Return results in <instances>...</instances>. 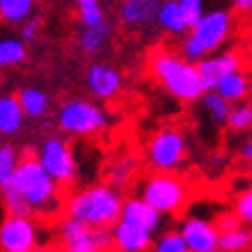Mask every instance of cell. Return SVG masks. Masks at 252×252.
I'll return each mask as SVG.
<instances>
[{
  "mask_svg": "<svg viewBox=\"0 0 252 252\" xmlns=\"http://www.w3.org/2000/svg\"><path fill=\"white\" fill-rule=\"evenodd\" d=\"M201 107H204V111H206L208 118H211L215 125H227L234 104H231L227 97H222L218 91H206L204 97H201Z\"/></svg>",
  "mask_w": 252,
  "mask_h": 252,
  "instance_id": "cb8c5ba5",
  "label": "cell"
},
{
  "mask_svg": "<svg viewBox=\"0 0 252 252\" xmlns=\"http://www.w3.org/2000/svg\"><path fill=\"white\" fill-rule=\"evenodd\" d=\"M238 155H241V160L248 162V164H252V137H248L241 144V151H238Z\"/></svg>",
  "mask_w": 252,
  "mask_h": 252,
  "instance_id": "836d02e7",
  "label": "cell"
},
{
  "mask_svg": "<svg viewBox=\"0 0 252 252\" xmlns=\"http://www.w3.org/2000/svg\"><path fill=\"white\" fill-rule=\"evenodd\" d=\"M111 35H114V23L102 21L97 26H81V32H79V46L81 51L88 56H95L99 51H104L107 44L111 42Z\"/></svg>",
  "mask_w": 252,
  "mask_h": 252,
  "instance_id": "ac0fdd59",
  "label": "cell"
},
{
  "mask_svg": "<svg viewBox=\"0 0 252 252\" xmlns=\"http://www.w3.org/2000/svg\"><path fill=\"white\" fill-rule=\"evenodd\" d=\"M252 248V229L248 224H238L220 231V252H245Z\"/></svg>",
  "mask_w": 252,
  "mask_h": 252,
  "instance_id": "603a6c76",
  "label": "cell"
},
{
  "mask_svg": "<svg viewBox=\"0 0 252 252\" xmlns=\"http://www.w3.org/2000/svg\"><path fill=\"white\" fill-rule=\"evenodd\" d=\"M153 252H190V248H188L183 234L178 229V231H164V234L155 238Z\"/></svg>",
  "mask_w": 252,
  "mask_h": 252,
  "instance_id": "f1b7e54d",
  "label": "cell"
},
{
  "mask_svg": "<svg viewBox=\"0 0 252 252\" xmlns=\"http://www.w3.org/2000/svg\"><path fill=\"white\" fill-rule=\"evenodd\" d=\"M160 5V0H123L118 7V19L130 31H144L158 21Z\"/></svg>",
  "mask_w": 252,
  "mask_h": 252,
  "instance_id": "9a60e30c",
  "label": "cell"
},
{
  "mask_svg": "<svg viewBox=\"0 0 252 252\" xmlns=\"http://www.w3.org/2000/svg\"><path fill=\"white\" fill-rule=\"evenodd\" d=\"M231 26L234 21L227 9L204 12V16L185 32L183 42H181V56L192 63H199L201 58L215 54L229 39Z\"/></svg>",
  "mask_w": 252,
  "mask_h": 252,
  "instance_id": "277c9868",
  "label": "cell"
},
{
  "mask_svg": "<svg viewBox=\"0 0 252 252\" xmlns=\"http://www.w3.org/2000/svg\"><path fill=\"white\" fill-rule=\"evenodd\" d=\"M132 192L164 215L181 213L185 204H188V197H190L185 181H181L171 171H153V174H148L132 188Z\"/></svg>",
  "mask_w": 252,
  "mask_h": 252,
  "instance_id": "5b68a950",
  "label": "cell"
},
{
  "mask_svg": "<svg viewBox=\"0 0 252 252\" xmlns=\"http://www.w3.org/2000/svg\"><path fill=\"white\" fill-rule=\"evenodd\" d=\"M188 158V141L178 130H160L148 146L146 160L153 171H178Z\"/></svg>",
  "mask_w": 252,
  "mask_h": 252,
  "instance_id": "9c48e42d",
  "label": "cell"
},
{
  "mask_svg": "<svg viewBox=\"0 0 252 252\" xmlns=\"http://www.w3.org/2000/svg\"><path fill=\"white\" fill-rule=\"evenodd\" d=\"M16 97L21 102L26 118H31V121H44L46 116H49L51 99H49V95L42 88H37V86H23L21 91L16 93Z\"/></svg>",
  "mask_w": 252,
  "mask_h": 252,
  "instance_id": "d6986e66",
  "label": "cell"
},
{
  "mask_svg": "<svg viewBox=\"0 0 252 252\" xmlns=\"http://www.w3.org/2000/svg\"><path fill=\"white\" fill-rule=\"evenodd\" d=\"M79 21L81 26H97V23L107 21L102 2H79Z\"/></svg>",
  "mask_w": 252,
  "mask_h": 252,
  "instance_id": "f546056e",
  "label": "cell"
},
{
  "mask_svg": "<svg viewBox=\"0 0 252 252\" xmlns=\"http://www.w3.org/2000/svg\"><path fill=\"white\" fill-rule=\"evenodd\" d=\"M28 58V49H26V42L21 37H7L0 39V69L7 67H16L21 65L23 61Z\"/></svg>",
  "mask_w": 252,
  "mask_h": 252,
  "instance_id": "484cf974",
  "label": "cell"
},
{
  "mask_svg": "<svg viewBox=\"0 0 252 252\" xmlns=\"http://www.w3.org/2000/svg\"><path fill=\"white\" fill-rule=\"evenodd\" d=\"M111 234H114V248L118 252H146L155 243V231L127 218H121L116 222L111 227Z\"/></svg>",
  "mask_w": 252,
  "mask_h": 252,
  "instance_id": "7c38bea8",
  "label": "cell"
},
{
  "mask_svg": "<svg viewBox=\"0 0 252 252\" xmlns=\"http://www.w3.org/2000/svg\"><path fill=\"white\" fill-rule=\"evenodd\" d=\"M234 9L238 14H252V0H234Z\"/></svg>",
  "mask_w": 252,
  "mask_h": 252,
  "instance_id": "e575fe53",
  "label": "cell"
},
{
  "mask_svg": "<svg viewBox=\"0 0 252 252\" xmlns=\"http://www.w3.org/2000/svg\"><path fill=\"white\" fill-rule=\"evenodd\" d=\"M21 158H23L21 151H19L14 144L0 141V190L7 188V185L14 181L16 167H19Z\"/></svg>",
  "mask_w": 252,
  "mask_h": 252,
  "instance_id": "d4e9b609",
  "label": "cell"
},
{
  "mask_svg": "<svg viewBox=\"0 0 252 252\" xmlns=\"http://www.w3.org/2000/svg\"><path fill=\"white\" fill-rule=\"evenodd\" d=\"M121 218L134 220L158 234V231L162 229V218H164V213H160L158 208H153L148 201H144V199L137 197V194H130V197H125V201H123Z\"/></svg>",
  "mask_w": 252,
  "mask_h": 252,
  "instance_id": "2e32d148",
  "label": "cell"
},
{
  "mask_svg": "<svg viewBox=\"0 0 252 252\" xmlns=\"http://www.w3.org/2000/svg\"><path fill=\"white\" fill-rule=\"evenodd\" d=\"M26 114L16 95H0V137L12 139L23 130Z\"/></svg>",
  "mask_w": 252,
  "mask_h": 252,
  "instance_id": "e0dca14e",
  "label": "cell"
},
{
  "mask_svg": "<svg viewBox=\"0 0 252 252\" xmlns=\"http://www.w3.org/2000/svg\"><path fill=\"white\" fill-rule=\"evenodd\" d=\"M37 0H0V21L9 23V26H21L35 16Z\"/></svg>",
  "mask_w": 252,
  "mask_h": 252,
  "instance_id": "7402d4cb",
  "label": "cell"
},
{
  "mask_svg": "<svg viewBox=\"0 0 252 252\" xmlns=\"http://www.w3.org/2000/svg\"><path fill=\"white\" fill-rule=\"evenodd\" d=\"M14 185L23 194V199L28 201V206L32 208L35 218L51 220L56 215L65 213V204H67L65 190L42 167V162L37 160L35 153H23L14 174Z\"/></svg>",
  "mask_w": 252,
  "mask_h": 252,
  "instance_id": "6da1fadb",
  "label": "cell"
},
{
  "mask_svg": "<svg viewBox=\"0 0 252 252\" xmlns=\"http://www.w3.org/2000/svg\"><path fill=\"white\" fill-rule=\"evenodd\" d=\"M234 213L241 218V222H243V224L252 227V188H248V190H243V192H238L236 201H234Z\"/></svg>",
  "mask_w": 252,
  "mask_h": 252,
  "instance_id": "4dcf8cb0",
  "label": "cell"
},
{
  "mask_svg": "<svg viewBox=\"0 0 252 252\" xmlns=\"http://www.w3.org/2000/svg\"><path fill=\"white\" fill-rule=\"evenodd\" d=\"M213 91H218L222 97H227L231 104H236V102H243V99L250 95L252 84L243 69H236V72H231L227 77H222L220 81L215 84Z\"/></svg>",
  "mask_w": 252,
  "mask_h": 252,
  "instance_id": "44dd1931",
  "label": "cell"
},
{
  "mask_svg": "<svg viewBox=\"0 0 252 252\" xmlns=\"http://www.w3.org/2000/svg\"><path fill=\"white\" fill-rule=\"evenodd\" d=\"M158 23L171 35H185L192 28L190 19L185 14V9L181 7L178 0H164L158 12Z\"/></svg>",
  "mask_w": 252,
  "mask_h": 252,
  "instance_id": "ffe728a7",
  "label": "cell"
},
{
  "mask_svg": "<svg viewBox=\"0 0 252 252\" xmlns=\"http://www.w3.org/2000/svg\"><path fill=\"white\" fill-rule=\"evenodd\" d=\"M31 252H65L63 248H54V245H46V243H39V245H35Z\"/></svg>",
  "mask_w": 252,
  "mask_h": 252,
  "instance_id": "d590c367",
  "label": "cell"
},
{
  "mask_svg": "<svg viewBox=\"0 0 252 252\" xmlns=\"http://www.w3.org/2000/svg\"><path fill=\"white\" fill-rule=\"evenodd\" d=\"M123 201L121 192L114 185H88L84 190L74 192L67 197L65 204V215H72L77 220H84L93 227H107L111 229L123 215Z\"/></svg>",
  "mask_w": 252,
  "mask_h": 252,
  "instance_id": "3957f363",
  "label": "cell"
},
{
  "mask_svg": "<svg viewBox=\"0 0 252 252\" xmlns=\"http://www.w3.org/2000/svg\"><path fill=\"white\" fill-rule=\"evenodd\" d=\"M56 125L69 137H93L107 127V116L88 99H65L58 107Z\"/></svg>",
  "mask_w": 252,
  "mask_h": 252,
  "instance_id": "8992f818",
  "label": "cell"
},
{
  "mask_svg": "<svg viewBox=\"0 0 252 252\" xmlns=\"http://www.w3.org/2000/svg\"><path fill=\"white\" fill-rule=\"evenodd\" d=\"M190 252H220V227L206 218H185L178 227Z\"/></svg>",
  "mask_w": 252,
  "mask_h": 252,
  "instance_id": "8fae6325",
  "label": "cell"
},
{
  "mask_svg": "<svg viewBox=\"0 0 252 252\" xmlns=\"http://www.w3.org/2000/svg\"><path fill=\"white\" fill-rule=\"evenodd\" d=\"M61 248L65 252H111L114 248V234L107 227H93L84 220H77L72 215H65L58 229Z\"/></svg>",
  "mask_w": 252,
  "mask_h": 252,
  "instance_id": "52a82bcc",
  "label": "cell"
},
{
  "mask_svg": "<svg viewBox=\"0 0 252 252\" xmlns=\"http://www.w3.org/2000/svg\"><path fill=\"white\" fill-rule=\"evenodd\" d=\"M39 28H42V21H39L37 16H31L28 21H23L21 26H19V35H21V39L26 44H31V42L37 39Z\"/></svg>",
  "mask_w": 252,
  "mask_h": 252,
  "instance_id": "1f68e13d",
  "label": "cell"
},
{
  "mask_svg": "<svg viewBox=\"0 0 252 252\" xmlns=\"http://www.w3.org/2000/svg\"><path fill=\"white\" fill-rule=\"evenodd\" d=\"M178 2H181V7L185 9V14H188L192 26L204 16V0H178Z\"/></svg>",
  "mask_w": 252,
  "mask_h": 252,
  "instance_id": "d6a6232c",
  "label": "cell"
},
{
  "mask_svg": "<svg viewBox=\"0 0 252 252\" xmlns=\"http://www.w3.org/2000/svg\"><path fill=\"white\" fill-rule=\"evenodd\" d=\"M123 79L121 72L107 63H93L91 67L86 69V88L93 97L97 99H111L121 93Z\"/></svg>",
  "mask_w": 252,
  "mask_h": 252,
  "instance_id": "4fadbf2b",
  "label": "cell"
},
{
  "mask_svg": "<svg viewBox=\"0 0 252 252\" xmlns=\"http://www.w3.org/2000/svg\"><path fill=\"white\" fill-rule=\"evenodd\" d=\"M134 169H137V162L132 160V158H123L121 162L111 164V169H109V174H107L109 185H114L116 190H123V188L132 181Z\"/></svg>",
  "mask_w": 252,
  "mask_h": 252,
  "instance_id": "83f0119b",
  "label": "cell"
},
{
  "mask_svg": "<svg viewBox=\"0 0 252 252\" xmlns=\"http://www.w3.org/2000/svg\"><path fill=\"white\" fill-rule=\"evenodd\" d=\"M79 2H102V0H77V5Z\"/></svg>",
  "mask_w": 252,
  "mask_h": 252,
  "instance_id": "8d00e7d4",
  "label": "cell"
},
{
  "mask_svg": "<svg viewBox=\"0 0 252 252\" xmlns=\"http://www.w3.org/2000/svg\"><path fill=\"white\" fill-rule=\"evenodd\" d=\"M151 72L164 86V91L178 102H199L208 91L197 63L171 51H158L151 58Z\"/></svg>",
  "mask_w": 252,
  "mask_h": 252,
  "instance_id": "7a4b0ae2",
  "label": "cell"
},
{
  "mask_svg": "<svg viewBox=\"0 0 252 252\" xmlns=\"http://www.w3.org/2000/svg\"><path fill=\"white\" fill-rule=\"evenodd\" d=\"M35 155H37L42 167L54 176V181L61 185L63 190H67V188H72L77 183V176H79L77 155H74V148L63 137H56V134L44 137L39 141Z\"/></svg>",
  "mask_w": 252,
  "mask_h": 252,
  "instance_id": "ba28073f",
  "label": "cell"
},
{
  "mask_svg": "<svg viewBox=\"0 0 252 252\" xmlns=\"http://www.w3.org/2000/svg\"><path fill=\"white\" fill-rule=\"evenodd\" d=\"M35 245H39L35 218L7 215L0 222V252H31Z\"/></svg>",
  "mask_w": 252,
  "mask_h": 252,
  "instance_id": "30bf717a",
  "label": "cell"
},
{
  "mask_svg": "<svg viewBox=\"0 0 252 252\" xmlns=\"http://www.w3.org/2000/svg\"><path fill=\"white\" fill-rule=\"evenodd\" d=\"M197 65H199V72H201V79H204L206 88L213 91L215 84H218L222 77H227L231 72L241 69L243 61H241V54H238V51H218V54H211V56H206V58H201Z\"/></svg>",
  "mask_w": 252,
  "mask_h": 252,
  "instance_id": "5bb4252c",
  "label": "cell"
},
{
  "mask_svg": "<svg viewBox=\"0 0 252 252\" xmlns=\"http://www.w3.org/2000/svg\"><path fill=\"white\" fill-rule=\"evenodd\" d=\"M227 127L231 132H250L252 130V102H236L231 107V114H229V121H227Z\"/></svg>",
  "mask_w": 252,
  "mask_h": 252,
  "instance_id": "4316f807",
  "label": "cell"
}]
</instances>
